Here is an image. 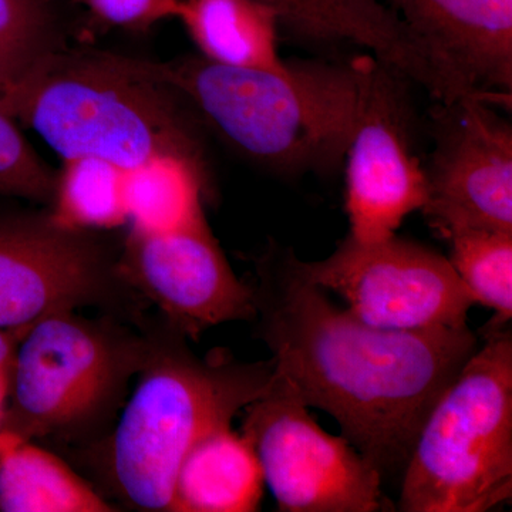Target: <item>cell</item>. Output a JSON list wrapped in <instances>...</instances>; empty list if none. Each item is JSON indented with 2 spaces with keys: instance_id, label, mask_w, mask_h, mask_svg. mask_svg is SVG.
I'll return each instance as SVG.
<instances>
[{
  "instance_id": "obj_21",
  "label": "cell",
  "mask_w": 512,
  "mask_h": 512,
  "mask_svg": "<svg viewBox=\"0 0 512 512\" xmlns=\"http://www.w3.org/2000/svg\"><path fill=\"white\" fill-rule=\"evenodd\" d=\"M63 47L50 0H0V83L18 82Z\"/></svg>"
},
{
  "instance_id": "obj_15",
  "label": "cell",
  "mask_w": 512,
  "mask_h": 512,
  "mask_svg": "<svg viewBox=\"0 0 512 512\" xmlns=\"http://www.w3.org/2000/svg\"><path fill=\"white\" fill-rule=\"evenodd\" d=\"M264 485L251 440L225 424L205 434L185 456L175 480L173 512L256 511Z\"/></svg>"
},
{
  "instance_id": "obj_18",
  "label": "cell",
  "mask_w": 512,
  "mask_h": 512,
  "mask_svg": "<svg viewBox=\"0 0 512 512\" xmlns=\"http://www.w3.org/2000/svg\"><path fill=\"white\" fill-rule=\"evenodd\" d=\"M208 168L177 156H160L126 173L127 225L150 234L178 231L207 220Z\"/></svg>"
},
{
  "instance_id": "obj_25",
  "label": "cell",
  "mask_w": 512,
  "mask_h": 512,
  "mask_svg": "<svg viewBox=\"0 0 512 512\" xmlns=\"http://www.w3.org/2000/svg\"><path fill=\"white\" fill-rule=\"evenodd\" d=\"M28 329H0V396L8 397L16 349Z\"/></svg>"
},
{
  "instance_id": "obj_17",
  "label": "cell",
  "mask_w": 512,
  "mask_h": 512,
  "mask_svg": "<svg viewBox=\"0 0 512 512\" xmlns=\"http://www.w3.org/2000/svg\"><path fill=\"white\" fill-rule=\"evenodd\" d=\"M116 510L62 458L37 446L35 440L0 429V511Z\"/></svg>"
},
{
  "instance_id": "obj_8",
  "label": "cell",
  "mask_w": 512,
  "mask_h": 512,
  "mask_svg": "<svg viewBox=\"0 0 512 512\" xmlns=\"http://www.w3.org/2000/svg\"><path fill=\"white\" fill-rule=\"evenodd\" d=\"M244 410L242 433L279 510H383L382 473L348 439L320 429L301 403L265 393Z\"/></svg>"
},
{
  "instance_id": "obj_4",
  "label": "cell",
  "mask_w": 512,
  "mask_h": 512,
  "mask_svg": "<svg viewBox=\"0 0 512 512\" xmlns=\"http://www.w3.org/2000/svg\"><path fill=\"white\" fill-rule=\"evenodd\" d=\"M274 360L241 363L192 355L181 343L148 339L137 383L107 446V477L130 507L173 512L178 470L205 434L231 424L269 389Z\"/></svg>"
},
{
  "instance_id": "obj_19",
  "label": "cell",
  "mask_w": 512,
  "mask_h": 512,
  "mask_svg": "<svg viewBox=\"0 0 512 512\" xmlns=\"http://www.w3.org/2000/svg\"><path fill=\"white\" fill-rule=\"evenodd\" d=\"M49 207L50 220L74 231H109L127 225L126 171L99 158L64 160Z\"/></svg>"
},
{
  "instance_id": "obj_6",
  "label": "cell",
  "mask_w": 512,
  "mask_h": 512,
  "mask_svg": "<svg viewBox=\"0 0 512 512\" xmlns=\"http://www.w3.org/2000/svg\"><path fill=\"white\" fill-rule=\"evenodd\" d=\"M148 339L77 311L53 313L16 349L2 427L26 439H74L99 426L138 375Z\"/></svg>"
},
{
  "instance_id": "obj_14",
  "label": "cell",
  "mask_w": 512,
  "mask_h": 512,
  "mask_svg": "<svg viewBox=\"0 0 512 512\" xmlns=\"http://www.w3.org/2000/svg\"><path fill=\"white\" fill-rule=\"evenodd\" d=\"M339 39L366 47L387 69L420 84L441 103L487 100L500 106L503 97L487 92L450 57L424 42L392 9L377 0H311Z\"/></svg>"
},
{
  "instance_id": "obj_5",
  "label": "cell",
  "mask_w": 512,
  "mask_h": 512,
  "mask_svg": "<svg viewBox=\"0 0 512 512\" xmlns=\"http://www.w3.org/2000/svg\"><path fill=\"white\" fill-rule=\"evenodd\" d=\"M397 510L487 512L512 498V336L485 345L421 424L403 470Z\"/></svg>"
},
{
  "instance_id": "obj_16",
  "label": "cell",
  "mask_w": 512,
  "mask_h": 512,
  "mask_svg": "<svg viewBox=\"0 0 512 512\" xmlns=\"http://www.w3.org/2000/svg\"><path fill=\"white\" fill-rule=\"evenodd\" d=\"M181 20L200 56L241 69H284L278 12L261 0H181Z\"/></svg>"
},
{
  "instance_id": "obj_10",
  "label": "cell",
  "mask_w": 512,
  "mask_h": 512,
  "mask_svg": "<svg viewBox=\"0 0 512 512\" xmlns=\"http://www.w3.org/2000/svg\"><path fill=\"white\" fill-rule=\"evenodd\" d=\"M399 74L365 56L362 94L346 150L348 237L379 244L427 201V175L414 156Z\"/></svg>"
},
{
  "instance_id": "obj_20",
  "label": "cell",
  "mask_w": 512,
  "mask_h": 512,
  "mask_svg": "<svg viewBox=\"0 0 512 512\" xmlns=\"http://www.w3.org/2000/svg\"><path fill=\"white\" fill-rule=\"evenodd\" d=\"M447 241L448 261L474 302L495 312L487 332L505 329L512 318V232L466 229Z\"/></svg>"
},
{
  "instance_id": "obj_2",
  "label": "cell",
  "mask_w": 512,
  "mask_h": 512,
  "mask_svg": "<svg viewBox=\"0 0 512 512\" xmlns=\"http://www.w3.org/2000/svg\"><path fill=\"white\" fill-rule=\"evenodd\" d=\"M0 109L70 160L130 171L160 156L207 165L194 114L147 60L60 47L0 92Z\"/></svg>"
},
{
  "instance_id": "obj_27",
  "label": "cell",
  "mask_w": 512,
  "mask_h": 512,
  "mask_svg": "<svg viewBox=\"0 0 512 512\" xmlns=\"http://www.w3.org/2000/svg\"><path fill=\"white\" fill-rule=\"evenodd\" d=\"M3 90V86H2V83H0V92H2Z\"/></svg>"
},
{
  "instance_id": "obj_13",
  "label": "cell",
  "mask_w": 512,
  "mask_h": 512,
  "mask_svg": "<svg viewBox=\"0 0 512 512\" xmlns=\"http://www.w3.org/2000/svg\"><path fill=\"white\" fill-rule=\"evenodd\" d=\"M394 13L487 92L511 96L512 0H389Z\"/></svg>"
},
{
  "instance_id": "obj_7",
  "label": "cell",
  "mask_w": 512,
  "mask_h": 512,
  "mask_svg": "<svg viewBox=\"0 0 512 512\" xmlns=\"http://www.w3.org/2000/svg\"><path fill=\"white\" fill-rule=\"evenodd\" d=\"M299 274L348 302L357 319L387 330L460 328L476 305L446 256L394 235L379 244L349 237L318 262L295 256Z\"/></svg>"
},
{
  "instance_id": "obj_12",
  "label": "cell",
  "mask_w": 512,
  "mask_h": 512,
  "mask_svg": "<svg viewBox=\"0 0 512 512\" xmlns=\"http://www.w3.org/2000/svg\"><path fill=\"white\" fill-rule=\"evenodd\" d=\"M423 214L443 238L466 229L512 232V128L494 104L443 103Z\"/></svg>"
},
{
  "instance_id": "obj_9",
  "label": "cell",
  "mask_w": 512,
  "mask_h": 512,
  "mask_svg": "<svg viewBox=\"0 0 512 512\" xmlns=\"http://www.w3.org/2000/svg\"><path fill=\"white\" fill-rule=\"evenodd\" d=\"M124 286L94 232L59 227L46 212L0 215V329L116 302Z\"/></svg>"
},
{
  "instance_id": "obj_1",
  "label": "cell",
  "mask_w": 512,
  "mask_h": 512,
  "mask_svg": "<svg viewBox=\"0 0 512 512\" xmlns=\"http://www.w3.org/2000/svg\"><path fill=\"white\" fill-rule=\"evenodd\" d=\"M258 335L274 370L266 393L316 407L383 474L404 470L434 402L478 349L468 329L367 325L306 281L285 252L259 265Z\"/></svg>"
},
{
  "instance_id": "obj_23",
  "label": "cell",
  "mask_w": 512,
  "mask_h": 512,
  "mask_svg": "<svg viewBox=\"0 0 512 512\" xmlns=\"http://www.w3.org/2000/svg\"><path fill=\"white\" fill-rule=\"evenodd\" d=\"M94 18L113 28L143 32L177 18L181 0H79Z\"/></svg>"
},
{
  "instance_id": "obj_26",
  "label": "cell",
  "mask_w": 512,
  "mask_h": 512,
  "mask_svg": "<svg viewBox=\"0 0 512 512\" xmlns=\"http://www.w3.org/2000/svg\"><path fill=\"white\" fill-rule=\"evenodd\" d=\"M6 402H8V397L0 396V427H2L3 416H5Z\"/></svg>"
},
{
  "instance_id": "obj_3",
  "label": "cell",
  "mask_w": 512,
  "mask_h": 512,
  "mask_svg": "<svg viewBox=\"0 0 512 512\" xmlns=\"http://www.w3.org/2000/svg\"><path fill=\"white\" fill-rule=\"evenodd\" d=\"M194 117L242 156L278 171L328 170L345 158L365 56L241 69L204 57L148 62Z\"/></svg>"
},
{
  "instance_id": "obj_24",
  "label": "cell",
  "mask_w": 512,
  "mask_h": 512,
  "mask_svg": "<svg viewBox=\"0 0 512 512\" xmlns=\"http://www.w3.org/2000/svg\"><path fill=\"white\" fill-rule=\"evenodd\" d=\"M278 12L281 23L296 35L312 40H338L328 19L316 9L311 0H261Z\"/></svg>"
},
{
  "instance_id": "obj_22",
  "label": "cell",
  "mask_w": 512,
  "mask_h": 512,
  "mask_svg": "<svg viewBox=\"0 0 512 512\" xmlns=\"http://www.w3.org/2000/svg\"><path fill=\"white\" fill-rule=\"evenodd\" d=\"M0 109V195L50 204L56 173Z\"/></svg>"
},
{
  "instance_id": "obj_11",
  "label": "cell",
  "mask_w": 512,
  "mask_h": 512,
  "mask_svg": "<svg viewBox=\"0 0 512 512\" xmlns=\"http://www.w3.org/2000/svg\"><path fill=\"white\" fill-rule=\"evenodd\" d=\"M117 271L184 338L197 340L222 323L255 319L252 286L232 271L207 220L163 234L128 229Z\"/></svg>"
}]
</instances>
